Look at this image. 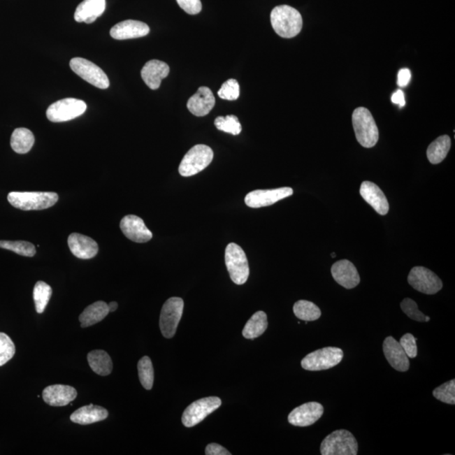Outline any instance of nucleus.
<instances>
[{"label": "nucleus", "instance_id": "obj_37", "mask_svg": "<svg viewBox=\"0 0 455 455\" xmlns=\"http://www.w3.org/2000/svg\"><path fill=\"white\" fill-rule=\"evenodd\" d=\"M400 308L413 321L428 322L431 319V318L421 312L419 309H418L417 303L412 298H407L403 299V302L400 303Z\"/></svg>", "mask_w": 455, "mask_h": 455}, {"label": "nucleus", "instance_id": "obj_25", "mask_svg": "<svg viewBox=\"0 0 455 455\" xmlns=\"http://www.w3.org/2000/svg\"><path fill=\"white\" fill-rule=\"evenodd\" d=\"M108 417V410L92 404L78 409L71 416V420L80 425H89L106 420Z\"/></svg>", "mask_w": 455, "mask_h": 455}, {"label": "nucleus", "instance_id": "obj_12", "mask_svg": "<svg viewBox=\"0 0 455 455\" xmlns=\"http://www.w3.org/2000/svg\"><path fill=\"white\" fill-rule=\"evenodd\" d=\"M408 284L425 294H435L442 288V282L435 273L424 266H415L410 272Z\"/></svg>", "mask_w": 455, "mask_h": 455}, {"label": "nucleus", "instance_id": "obj_13", "mask_svg": "<svg viewBox=\"0 0 455 455\" xmlns=\"http://www.w3.org/2000/svg\"><path fill=\"white\" fill-rule=\"evenodd\" d=\"M294 191L290 187H280L273 190H256L245 196V203L248 207L259 208L270 206L278 201L292 196Z\"/></svg>", "mask_w": 455, "mask_h": 455}, {"label": "nucleus", "instance_id": "obj_44", "mask_svg": "<svg viewBox=\"0 0 455 455\" xmlns=\"http://www.w3.org/2000/svg\"><path fill=\"white\" fill-rule=\"evenodd\" d=\"M391 101L393 104L399 105L400 108H403L405 105V95L403 90H396L391 96Z\"/></svg>", "mask_w": 455, "mask_h": 455}, {"label": "nucleus", "instance_id": "obj_26", "mask_svg": "<svg viewBox=\"0 0 455 455\" xmlns=\"http://www.w3.org/2000/svg\"><path fill=\"white\" fill-rule=\"evenodd\" d=\"M108 303L103 301H97L85 308L80 315V322L83 328L92 326L102 321L109 314Z\"/></svg>", "mask_w": 455, "mask_h": 455}, {"label": "nucleus", "instance_id": "obj_42", "mask_svg": "<svg viewBox=\"0 0 455 455\" xmlns=\"http://www.w3.org/2000/svg\"><path fill=\"white\" fill-rule=\"evenodd\" d=\"M207 455H231L229 451L218 444H209L205 449Z\"/></svg>", "mask_w": 455, "mask_h": 455}, {"label": "nucleus", "instance_id": "obj_1", "mask_svg": "<svg viewBox=\"0 0 455 455\" xmlns=\"http://www.w3.org/2000/svg\"><path fill=\"white\" fill-rule=\"evenodd\" d=\"M270 23L273 30L284 38H293L299 34L303 27L302 15L289 6L274 8L270 13Z\"/></svg>", "mask_w": 455, "mask_h": 455}, {"label": "nucleus", "instance_id": "obj_20", "mask_svg": "<svg viewBox=\"0 0 455 455\" xmlns=\"http://www.w3.org/2000/svg\"><path fill=\"white\" fill-rule=\"evenodd\" d=\"M77 397L76 389L69 385L55 384L43 389V398L52 407H65Z\"/></svg>", "mask_w": 455, "mask_h": 455}, {"label": "nucleus", "instance_id": "obj_3", "mask_svg": "<svg viewBox=\"0 0 455 455\" xmlns=\"http://www.w3.org/2000/svg\"><path fill=\"white\" fill-rule=\"evenodd\" d=\"M352 125L356 140L361 145L368 149L376 145L379 141V129L370 110L366 108L355 109L352 114Z\"/></svg>", "mask_w": 455, "mask_h": 455}, {"label": "nucleus", "instance_id": "obj_36", "mask_svg": "<svg viewBox=\"0 0 455 455\" xmlns=\"http://www.w3.org/2000/svg\"><path fill=\"white\" fill-rule=\"evenodd\" d=\"M433 395L442 403L455 404V380H449L434 389Z\"/></svg>", "mask_w": 455, "mask_h": 455}, {"label": "nucleus", "instance_id": "obj_2", "mask_svg": "<svg viewBox=\"0 0 455 455\" xmlns=\"http://www.w3.org/2000/svg\"><path fill=\"white\" fill-rule=\"evenodd\" d=\"M8 201L20 210H43L55 205L59 195L55 192H12L8 195Z\"/></svg>", "mask_w": 455, "mask_h": 455}, {"label": "nucleus", "instance_id": "obj_16", "mask_svg": "<svg viewBox=\"0 0 455 455\" xmlns=\"http://www.w3.org/2000/svg\"><path fill=\"white\" fill-rule=\"evenodd\" d=\"M331 274L338 284L347 289H354L360 282V277L356 266L348 260L335 262L331 266Z\"/></svg>", "mask_w": 455, "mask_h": 455}, {"label": "nucleus", "instance_id": "obj_39", "mask_svg": "<svg viewBox=\"0 0 455 455\" xmlns=\"http://www.w3.org/2000/svg\"><path fill=\"white\" fill-rule=\"evenodd\" d=\"M218 96L223 100L236 101L240 96V85L235 79L224 82L218 92Z\"/></svg>", "mask_w": 455, "mask_h": 455}, {"label": "nucleus", "instance_id": "obj_27", "mask_svg": "<svg viewBox=\"0 0 455 455\" xmlns=\"http://www.w3.org/2000/svg\"><path fill=\"white\" fill-rule=\"evenodd\" d=\"M268 315L264 311H257L245 324L242 334H243L245 338L256 339L261 337L268 329Z\"/></svg>", "mask_w": 455, "mask_h": 455}, {"label": "nucleus", "instance_id": "obj_11", "mask_svg": "<svg viewBox=\"0 0 455 455\" xmlns=\"http://www.w3.org/2000/svg\"><path fill=\"white\" fill-rule=\"evenodd\" d=\"M69 65L76 75L90 85L102 89L109 87L110 81L108 75L96 64L82 57H73Z\"/></svg>", "mask_w": 455, "mask_h": 455}, {"label": "nucleus", "instance_id": "obj_6", "mask_svg": "<svg viewBox=\"0 0 455 455\" xmlns=\"http://www.w3.org/2000/svg\"><path fill=\"white\" fill-rule=\"evenodd\" d=\"M343 351L341 348L327 347L310 352L301 361L303 370L308 371H322L330 370L341 363L343 359Z\"/></svg>", "mask_w": 455, "mask_h": 455}, {"label": "nucleus", "instance_id": "obj_40", "mask_svg": "<svg viewBox=\"0 0 455 455\" xmlns=\"http://www.w3.org/2000/svg\"><path fill=\"white\" fill-rule=\"evenodd\" d=\"M417 338L411 333H407L400 340L401 347L407 355L409 359H415L417 356Z\"/></svg>", "mask_w": 455, "mask_h": 455}, {"label": "nucleus", "instance_id": "obj_19", "mask_svg": "<svg viewBox=\"0 0 455 455\" xmlns=\"http://www.w3.org/2000/svg\"><path fill=\"white\" fill-rule=\"evenodd\" d=\"M147 24L138 20H128L115 24L110 29V34L116 40H128L143 38L150 34Z\"/></svg>", "mask_w": 455, "mask_h": 455}, {"label": "nucleus", "instance_id": "obj_15", "mask_svg": "<svg viewBox=\"0 0 455 455\" xmlns=\"http://www.w3.org/2000/svg\"><path fill=\"white\" fill-rule=\"evenodd\" d=\"M120 228L128 239L136 243H146L153 238V233L143 220L136 215L125 216L121 221Z\"/></svg>", "mask_w": 455, "mask_h": 455}, {"label": "nucleus", "instance_id": "obj_34", "mask_svg": "<svg viewBox=\"0 0 455 455\" xmlns=\"http://www.w3.org/2000/svg\"><path fill=\"white\" fill-rule=\"evenodd\" d=\"M0 248L18 254L20 256L32 257L36 255V247L30 242L18 240H0Z\"/></svg>", "mask_w": 455, "mask_h": 455}, {"label": "nucleus", "instance_id": "obj_32", "mask_svg": "<svg viewBox=\"0 0 455 455\" xmlns=\"http://www.w3.org/2000/svg\"><path fill=\"white\" fill-rule=\"evenodd\" d=\"M52 294V288L46 282L43 281L36 282L34 290V298L36 312L38 314L44 312L49 301H50Z\"/></svg>", "mask_w": 455, "mask_h": 455}, {"label": "nucleus", "instance_id": "obj_5", "mask_svg": "<svg viewBox=\"0 0 455 455\" xmlns=\"http://www.w3.org/2000/svg\"><path fill=\"white\" fill-rule=\"evenodd\" d=\"M214 159V151L210 147L198 145L192 147L187 152L180 164L179 172L180 175L192 176L199 173L210 165Z\"/></svg>", "mask_w": 455, "mask_h": 455}, {"label": "nucleus", "instance_id": "obj_30", "mask_svg": "<svg viewBox=\"0 0 455 455\" xmlns=\"http://www.w3.org/2000/svg\"><path fill=\"white\" fill-rule=\"evenodd\" d=\"M451 147V138L448 135H442L434 140L428 147L427 157L430 163L438 165L448 155Z\"/></svg>", "mask_w": 455, "mask_h": 455}, {"label": "nucleus", "instance_id": "obj_41", "mask_svg": "<svg viewBox=\"0 0 455 455\" xmlns=\"http://www.w3.org/2000/svg\"><path fill=\"white\" fill-rule=\"evenodd\" d=\"M179 6L189 15H198L202 10L201 0H176Z\"/></svg>", "mask_w": 455, "mask_h": 455}, {"label": "nucleus", "instance_id": "obj_17", "mask_svg": "<svg viewBox=\"0 0 455 455\" xmlns=\"http://www.w3.org/2000/svg\"><path fill=\"white\" fill-rule=\"evenodd\" d=\"M383 351L389 366L399 372H407L410 368V361L400 344L392 337L384 339Z\"/></svg>", "mask_w": 455, "mask_h": 455}, {"label": "nucleus", "instance_id": "obj_31", "mask_svg": "<svg viewBox=\"0 0 455 455\" xmlns=\"http://www.w3.org/2000/svg\"><path fill=\"white\" fill-rule=\"evenodd\" d=\"M295 317L306 322L317 321L322 317V311L314 303L307 301H298L294 303Z\"/></svg>", "mask_w": 455, "mask_h": 455}, {"label": "nucleus", "instance_id": "obj_43", "mask_svg": "<svg viewBox=\"0 0 455 455\" xmlns=\"http://www.w3.org/2000/svg\"><path fill=\"white\" fill-rule=\"evenodd\" d=\"M412 73L408 68H403L398 73V78H397V84L400 87H405L411 81Z\"/></svg>", "mask_w": 455, "mask_h": 455}, {"label": "nucleus", "instance_id": "obj_10", "mask_svg": "<svg viewBox=\"0 0 455 455\" xmlns=\"http://www.w3.org/2000/svg\"><path fill=\"white\" fill-rule=\"evenodd\" d=\"M222 400L219 397L210 396L194 401L183 412L182 421L187 428H192L200 424L211 413L219 409Z\"/></svg>", "mask_w": 455, "mask_h": 455}, {"label": "nucleus", "instance_id": "obj_35", "mask_svg": "<svg viewBox=\"0 0 455 455\" xmlns=\"http://www.w3.org/2000/svg\"><path fill=\"white\" fill-rule=\"evenodd\" d=\"M215 124L216 128L222 131V132L233 135H239L242 131L239 119L235 115H229L227 117H218L215 119Z\"/></svg>", "mask_w": 455, "mask_h": 455}, {"label": "nucleus", "instance_id": "obj_21", "mask_svg": "<svg viewBox=\"0 0 455 455\" xmlns=\"http://www.w3.org/2000/svg\"><path fill=\"white\" fill-rule=\"evenodd\" d=\"M360 195L366 203L380 215H387L389 205L382 190L371 182H363L360 187Z\"/></svg>", "mask_w": 455, "mask_h": 455}, {"label": "nucleus", "instance_id": "obj_46", "mask_svg": "<svg viewBox=\"0 0 455 455\" xmlns=\"http://www.w3.org/2000/svg\"><path fill=\"white\" fill-rule=\"evenodd\" d=\"M331 257H332V258H335V253H332V254H331Z\"/></svg>", "mask_w": 455, "mask_h": 455}, {"label": "nucleus", "instance_id": "obj_33", "mask_svg": "<svg viewBox=\"0 0 455 455\" xmlns=\"http://www.w3.org/2000/svg\"><path fill=\"white\" fill-rule=\"evenodd\" d=\"M138 370L139 380L143 385V387L147 391L153 387L154 373L153 364L149 356H143L138 363Z\"/></svg>", "mask_w": 455, "mask_h": 455}, {"label": "nucleus", "instance_id": "obj_14", "mask_svg": "<svg viewBox=\"0 0 455 455\" xmlns=\"http://www.w3.org/2000/svg\"><path fill=\"white\" fill-rule=\"evenodd\" d=\"M324 413V407L318 403H308L299 405L289 415V422L295 427H309L319 421Z\"/></svg>", "mask_w": 455, "mask_h": 455}, {"label": "nucleus", "instance_id": "obj_9", "mask_svg": "<svg viewBox=\"0 0 455 455\" xmlns=\"http://www.w3.org/2000/svg\"><path fill=\"white\" fill-rule=\"evenodd\" d=\"M85 102L75 98H66L55 102L47 110V117L52 122H64L79 117L85 113Z\"/></svg>", "mask_w": 455, "mask_h": 455}, {"label": "nucleus", "instance_id": "obj_45", "mask_svg": "<svg viewBox=\"0 0 455 455\" xmlns=\"http://www.w3.org/2000/svg\"><path fill=\"white\" fill-rule=\"evenodd\" d=\"M109 312H114L118 308V303L117 302L110 303L108 305Z\"/></svg>", "mask_w": 455, "mask_h": 455}, {"label": "nucleus", "instance_id": "obj_4", "mask_svg": "<svg viewBox=\"0 0 455 455\" xmlns=\"http://www.w3.org/2000/svg\"><path fill=\"white\" fill-rule=\"evenodd\" d=\"M359 445L354 434L347 430H337L328 435L322 442V455H356Z\"/></svg>", "mask_w": 455, "mask_h": 455}, {"label": "nucleus", "instance_id": "obj_22", "mask_svg": "<svg viewBox=\"0 0 455 455\" xmlns=\"http://www.w3.org/2000/svg\"><path fill=\"white\" fill-rule=\"evenodd\" d=\"M215 106V98L212 90L202 86L194 96L187 101V108L196 117H204L211 112Z\"/></svg>", "mask_w": 455, "mask_h": 455}, {"label": "nucleus", "instance_id": "obj_38", "mask_svg": "<svg viewBox=\"0 0 455 455\" xmlns=\"http://www.w3.org/2000/svg\"><path fill=\"white\" fill-rule=\"evenodd\" d=\"M15 354V347L13 342L9 335L3 332H0V366H5V364L12 358Z\"/></svg>", "mask_w": 455, "mask_h": 455}, {"label": "nucleus", "instance_id": "obj_18", "mask_svg": "<svg viewBox=\"0 0 455 455\" xmlns=\"http://www.w3.org/2000/svg\"><path fill=\"white\" fill-rule=\"evenodd\" d=\"M68 244L73 255L80 259H92L99 252V247L95 240L79 233H71L68 236Z\"/></svg>", "mask_w": 455, "mask_h": 455}, {"label": "nucleus", "instance_id": "obj_8", "mask_svg": "<svg viewBox=\"0 0 455 455\" xmlns=\"http://www.w3.org/2000/svg\"><path fill=\"white\" fill-rule=\"evenodd\" d=\"M183 309L184 301L180 298H171L164 303L159 318V328L166 338H172L175 335Z\"/></svg>", "mask_w": 455, "mask_h": 455}, {"label": "nucleus", "instance_id": "obj_29", "mask_svg": "<svg viewBox=\"0 0 455 455\" xmlns=\"http://www.w3.org/2000/svg\"><path fill=\"white\" fill-rule=\"evenodd\" d=\"M35 137L31 130L24 128L16 129L12 133L10 145L16 153H28L34 147Z\"/></svg>", "mask_w": 455, "mask_h": 455}, {"label": "nucleus", "instance_id": "obj_7", "mask_svg": "<svg viewBox=\"0 0 455 455\" xmlns=\"http://www.w3.org/2000/svg\"><path fill=\"white\" fill-rule=\"evenodd\" d=\"M225 264H226L231 280L237 285L245 284L250 274L247 255L243 249L236 243L227 245L225 250Z\"/></svg>", "mask_w": 455, "mask_h": 455}, {"label": "nucleus", "instance_id": "obj_28", "mask_svg": "<svg viewBox=\"0 0 455 455\" xmlns=\"http://www.w3.org/2000/svg\"><path fill=\"white\" fill-rule=\"evenodd\" d=\"M89 366L96 374L109 375L113 371V361L108 352L103 350L92 351L87 356Z\"/></svg>", "mask_w": 455, "mask_h": 455}, {"label": "nucleus", "instance_id": "obj_23", "mask_svg": "<svg viewBox=\"0 0 455 455\" xmlns=\"http://www.w3.org/2000/svg\"><path fill=\"white\" fill-rule=\"evenodd\" d=\"M169 73L170 67L167 64L154 59L145 64L142 68L141 76L151 89H157L161 86L162 80L165 79Z\"/></svg>", "mask_w": 455, "mask_h": 455}, {"label": "nucleus", "instance_id": "obj_24", "mask_svg": "<svg viewBox=\"0 0 455 455\" xmlns=\"http://www.w3.org/2000/svg\"><path fill=\"white\" fill-rule=\"evenodd\" d=\"M105 10L106 0H84L76 8L75 20L80 23H93L104 13Z\"/></svg>", "mask_w": 455, "mask_h": 455}]
</instances>
